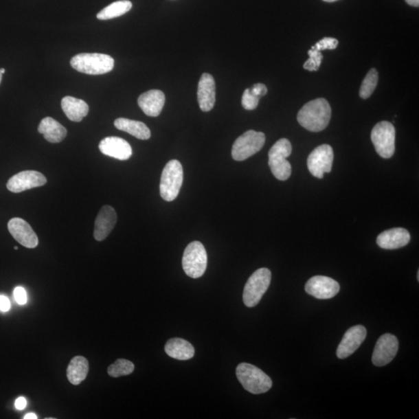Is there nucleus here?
<instances>
[{
    "label": "nucleus",
    "instance_id": "obj_1",
    "mask_svg": "<svg viewBox=\"0 0 419 419\" xmlns=\"http://www.w3.org/2000/svg\"><path fill=\"white\" fill-rule=\"evenodd\" d=\"M332 115L331 106L326 99L308 102L298 112L297 121L311 133H319L327 128Z\"/></svg>",
    "mask_w": 419,
    "mask_h": 419
},
{
    "label": "nucleus",
    "instance_id": "obj_2",
    "mask_svg": "<svg viewBox=\"0 0 419 419\" xmlns=\"http://www.w3.org/2000/svg\"><path fill=\"white\" fill-rule=\"evenodd\" d=\"M71 65L80 73L88 75H103L115 67V60L105 54L82 53L71 59Z\"/></svg>",
    "mask_w": 419,
    "mask_h": 419
},
{
    "label": "nucleus",
    "instance_id": "obj_3",
    "mask_svg": "<svg viewBox=\"0 0 419 419\" xmlns=\"http://www.w3.org/2000/svg\"><path fill=\"white\" fill-rule=\"evenodd\" d=\"M236 376L245 390L251 394H264L271 390L273 386L271 377L260 368L247 363L238 365Z\"/></svg>",
    "mask_w": 419,
    "mask_h": 419
},
{
    "label": "nucleus",
    "instance_id": "obj_4",
    "mask_svg": "<svg viewBox=\"0 0 419 419\" xmlns=\"http://www.w3.org/2000/svg\"><path fill=\"white\" fill-rule=\"evenodd\" d=\"M183 182V166L178 160L168 163L161 173L159 185L160 195L166 201H174L179 194Z\"/></svg>",
    "mask_w": 419,
    "mask_h": 419
},
{
    "label": "nucleus",
    "instance_id": "obj_5",
    "mask_svg": "<svg viewBox=\"0 0 419 419\" xmlns=\"http://www.w3.org/2000/svg\"><path fill=\"white\" fill-rule=\"evenodd\" d=\"M292 153L289 140L281 139L274 144L269 152V166L273 175L280 181H285L291 175V165L286 160Z\"/></svg>",
    "mask_w": 419,
    "mask_h": 419
},
{
    "label": "nucleus",
    "instance_id": "obj_6",
    "mask_svg": "<svg viewBox=\"0 0 419 419\" xmlns=\"http://www.w3.org/2000/svg\"><path fill=\"white\" fill-rule=\"evenodd\" d=\"M272 274L267 268L257 269L249 278L243 291V302L245 306L253 308L261 299L271 283Z\"/></svg>",
    "mask_w": 419,
    "mask_h": 419
},
{
    "label": "nucleus",
    "instance_id": "obj_7",
    "mask_svg": "<svg viewBox=\"0 0 419 419\" xmlns=\"http://www.w3.org/2000/svg\"><path fill=\"white\" fill-rule=\"evenodd\" d=\"M183 269L188 277L197 279L205 274L207 267V254L200 242H193L185 248L183 256Z\"/></svg>",
    "mask_w": 419,
    "mask_h": 419
},
{
    "label": "nucleus",
    "instance_id": "obj_8",
    "mask_svg": "<svg viewBox=\"0 0 419 419\" xmlns=\"http://www.w3.org/2000/svg\"><path fill=\"white\" fill-rule=\"evenodd\" d=\"M264 133L249 130L238 137L233 144L231 155L236 161H241L259 152L264 146Z\"/></svg>",
    "mask_w": 419,
    "mask_h": 419
},
{
    "label": "nucleus",
    "instance_id": "obj_9",
    "mask_svg": "<svg viewBox=\"0 0 419 419\" xmlns=\"http://www.w3.org/2000/svg\"><path fill=\"white\" fill-rule=\"evenodd\" d=\"M395 136L396 131L394 125L388 122L376 124L371 133L372 141L377 154L383 159H390L395 152Z\"/></svg>",
    "mask_w": 419,
    "mask_h": 419
},
{
    "label": "nucleus",
    "instance_id": "obj_10",
    "mask_svg": "<svg viewBox=\"0 0 419 419\" xmlns=\"http://www.w3.org/2000/svg\"><path fill=\"white\" fill-rule=\"evenodd\" d=\"M334 160L333 149L330 146L321 145L314 149L308 158V168L310 174L319 179L332 170Z\"/></svg>",
    "mask_w": 419,
    "mask_h": 419
},
{
    "label": "nucleus",
    "instance_id": "obj_11",
    "mask_svg": "<svg viewBox=\"0 0 419 419\" xmlns=\"http://www.w3.org/2000/svg\"><path fill=\"white\" fill-rule=\"evenodd\" d=\"M398 340L394 335H381L375 346L372 362L376 367H384L390 363L398 351Z\"/></svg>",
    "mask_w": 419,
    "mask_h": 419
},
{
    "label": "nucleus",
    "instance_id": "obj_12",
    "mask_svg": "<svg viewBox=\"0 0 419 419\" xmlns=\"http://www.w3.org/2000/svg\"><path fill=\"white\" fill-rule=\"evenodd\" d=\"M340 286L337 281L325 277L315 276L308 280L305 285V291L317 299H331L338 295Z\"/></svg>",
    "mask_w": 419,
    "mask_h": 419
},
{
    "label": "nucleus",
    "instance_id": "obj_13",
    "mask_svg": "<svg viewBox=\"0 0 419 419\" xmlns=\"http://www.w3.org/2000/svg\"><path fill=\"white\" fill-rule=\"evenodd\" d=\"M47 183V179L37 171H23L11 177L8 182V189L12 193H21L23 191L42 187Z\"/></svg>",
    "mask_w": 419,
    "mask_h": 419
},
{
    "label": "nucleus",
    "instance_id": "obj_14",
    "mask_svg": "<svg viewBox=\"0 0 419 419\" xmlns=\"http://www.w3.org/2000/svg\"><path fill=\"white\" fill-rule=\"evenodd\" d=\"M367 329L363 326L350 328L344 335L337 351L339 359H346L354 353L367 337Z\"/></svg>",
    "mask_w": 419,
    "mask_h": 419
},
{
    "label": "nucleus",
    "instance_id": "obj_15",
    "mask_svg": "<svg viewBox=\"0 0 419 419\" xmlns=\"http://www.w3.org/2000/svg\"><path fill=\"white\" fill-rule=\"evenodd\" d=\"M8 229L12 236L23 247L34 249L38 247V238L27 221L22 218H12L8 223Z\"/></svg>",
    "mask_w": 419,
    "mask_h": 419
},
{
    "label": "nucleus",
    "instance_id": "obj_16",
    "mask_svg": "<svg viewBox=\"0 0 419 419\" xmlns=\"http://www.w3.org/2000/svg\"><path fill=\"white\" fill-rule=\"evenodd\" d=\"M100 151L107 157L118 160H128L133 155L130 144L118 137H107L99 145Z\"/></svg>",
    "mask_w": 419,
    "mask_h": 419
},
{
    "label": "nucleus",
    "instance_id": "obj_17",
    "mask_svg": "<svg viewBox=\"0 0 419 419\" xmlns=\"http://www.w3.org/2000/svg\"><path fill=\"white\" fill-rule=\"evenodd\" d=\"M117 216L115 208L105 205L100 209L95 221L94 238L101 242L111 234L117 224Z\"/></svg>",
    "mask_w": 419,
    "mask_h": 419
},
{
    "label": "nucleus",
    "instance_id": "obj_18",
    "mask_svg": "<svg viewBox=\"0 0 419 419\" xmlns=\"http://www.w3.org/2000/svg\"><path fill=\"white\" fill-rule=\"evenodd\" d=\"M197 100L202 111L208 112L214 109L216 100V87L211 74L203 73L201 76L197 89Z\"/></svg>",
    "mask_w": 419,
    "mask_h": 419
},
{
    "label": "nucleus",
    "instance_id": "obj_19",
    "mask_svg": "<svg viewBox=\"0 0 419 419\" xmlns=\"http://www.w3.org/2000/svg\"><path fill=\"white\" fill-rule=\"evenodd\" d=\"M411 240L410 233L403 227L387 230L376 238L378 247L384 249H397L405 247Z\"/></svg>",
    "mask_w": 419,
    "mask_h": 419
},
{
    "label": "nucleus",
    "instance_id": "obj_20",
    "mask_svg": "<svg viewBox=\"0 0 419 419\" xmlns=\"http://www.w3.org/2000/svg\"><path fill=\"white\" fill-rule=\"evenodd\" d=\"M165 102V94L159 89H152V91L144 93L137 99V104L142 111L147 116L154 117L160 115L163 109Z\"/></svg>",
    "mask_w": 419,
    "mask_h": 419
},
{
    "label": "nucleus",
    "instance_id": "obj_21",
    "mask_svg": "<svg viewBox=\"0 0 419 419\" xmlns=\"http://www.w3.org/2000/svg\"><path fill=\"white\" fill-rule=\"evenodd\" d=\"M166 354L178 361H188L195 354L194 346L181 338L171 339L166 344Z\"/></svg>",
    "mask_w": 419,
    "mask_h": 419
},
{
    "label": "nucleus",
    "instance_id": "obj_22",
    "mask_svg": "<svg viewBox=\"0 0 419 419\" xmlns=\"http://www.w3.org/2000/svg\"><path fill=\"white\" fill-rule=\"evenodd\" d=\"M38 133L51 143L61 142L67 135V130L55 119L49 117L42 120L38 126Z\"/></svg>",
    "mask_w": 419,
    "mask_h": 419
},
{
    "label": "nucleus",
    "instance_id": "obj_23",
    "mask_svg": "<svg viewBox=\"0 0 419 419\" xmlns=\"http://www.w3.org/2000/svg\"><path fill=\"white\" fill-rule=\"evenodd\" d=\"M62 109L65 115L71 122H80L89 113V106L85 101L73 97H65L62 100Z\"/></svg>",
    "mask_w": 419,
    "mask_h": 419
},
{
    "label": "nucleus",
    "instance_id": "obj_24",
    "mask_svg": "<svg viewBox=\"0 0 419 419\" xmlns=\"http://www.w3.org/2000/svg\"><path fill=\"white\" fill-rule=\"evenodd\" d=\"M115 126L118 130L125 131L137 139L148 140L151 137L150 130L141 122L133 121L127 118H118L115 122Z\"/></svg>",
    "mask_w": 419,
    "mask_h": 419
},
{
    "label": "nucleus",
    "instance_id": "obj_25",
    "mask_svg": "<svg viewBox=\"0 0 419 419\" xmlns=\"http://www.w3.org/2000/svg\"><path fill=\"white\" fill-rule=\"evenodd\" d=\"M89 369V362L87 358L77 356L71 359L67 368L69 381L73 385H80L87 378Z\"/></svg>",
    "mask_w": 419,
    "mask_h": 419
},
{
    "label": "nucleus",
    "instance_id": "obj_26",
    "mask_svg": "<svg viewBox=\"0 0 419 419\" xmlns=\"http://www.w3.org/2000/svg\"><path fill=\"white\" fill-rule=\"evenodd\" d=\"M131 8H133V3L128 0H120L102 10L98 13V18L101 21L113 19V18L127 14Z\"/></svg>",
    "mask_w": 419,
    "mask_h": 419
},
{
    "label": "nucleus",
    "instance_id": "obj_27",
    "mask_svg": "<svg viewBox=\"0 0 419 419\" xmlns=\"http://www.w3.org/2000/svg\"><path fill=\"white\" fill-rule=\"evenodd\" d=\"M135 370V365L133 362L124 359H118L107 369V373L112 377H120L130 375Z\"/></svg>",
    "mask_w": 419,
    "mask_h": 419
},
{
    "label": "nucleus",
    "instance_id": "obj_28",
    "mask_svg": "<svg viewBox=\"0 0 419 419\" xmlns=\"http://www.w3.org/2000/svg\"><path fill=\"white\" fill-rule=\"evenodd\" d=\"M378 82V73L375 69H371L364 78L360 89V95L363 99H368L375 91Z\"/></svg>",
    "mask_w": 419,
    "mask_h": 419
},
{
    "label": "nucleus",
    "instance_id": "obj_29",
    "mask_svg": "<svg viewBox=\"0 0 419 419\" xmlns=\"http://www.w3.org/2000/svg\"><path fill=\"white\" fill-rule=\"evenodd\" d=\"M308 53L310 58L304 64V69L310 71H318L323 59L322 54L315 46Z\"/></svg>",
    "mask_w": 419,
    "mask_h": 419
},
{
    "label": "nucleus",
    "instance_id": "obj_30",
    "mask_svg": "<svg viewBox=\"0 0 419 419\" xmlns=\"http://www.w3.org/2000/svg\"><path fill=\"white\" fill-rule=\"evenodd\" d=\"M260 98L251 93L250 89H245L242 98L243 109L247 111L255 110L259 104Z\"/></svg>",
    "mask_w": 419,
    "mask_h": 419
},
{
    "label": "nucleus",
    "instance_id": "obj_31",
    "mask_svg": "<svg viewBox=\"0 0 419 419\" xmlns=\"http://www.w3.org/2000/svg\"><path fill=\"white\" fill-rule=\"evenodd\" d=\"M339 44L337 39L332 38H324L315 45V49L319 51L323 50H333L337 49Z\"/></svg>",
    "mask_w": 419,
    "mask_h": 419
},
{
    "label": "nucleus",
    "instance_id": "obj_32",
    "mask_svg": "<svg viewBox=\"0 0 419 419\" xmlns=\"http://www.w3.org/2000/svg\"><path fill=\"white\" fill-rule=\"evenodd\" d=\"M14 295L18 304L25 305L27 302V292L22 286H17L14 289Z\"/></svg>",
    "mask_w": 419,
    "mask_h": 419
},
{
    "label": "nucleus",
    "instance_id": "obj_33",
    "mask_svg": "<svg viewBox=\"0 0 419 419\" xmlns=\"http://www.w3.org/2000/svg\"><path fill=\"white\" fill-rule=\"evenodd\" d=\"M250 91L253 93L256 97L260 98L264 97V95L267 93V87L262 83H256L255 84L251 89H250Z\"/></svg>",
    "mask_w": 419,
    "mask_h": 419
},
{
    "label": "nucleus",
    "instance_id": "obj_34",
    "mask_svg": "<svg viewBox=\"0 0 419 419\" xmlns=\"http://www.w3.org/2000/svg\"><path fill=\"white\" fill-rule=\"evenodd\" d=\"M10 307L11 304L9 298L0 295V310L3 311V313H7L10 309Z\"/></svg>",
    "mask_w": 419,
    "mask_h": 419
},
{
    "label": "nucleus",
    "instance_id": "obj_35",
    "mask_svg": "<svg viewBox=\"0 0 419 419\" xmlns=\"http://www.w3.org/2000/svg\"><path fill=\"white\" fill-rule=\"evenodd\" d=\"M27 400L23 397L18 398L15 402V408L17 410L21 411L26 408L27 407Z\"/></svg>",
    "mask_w": 419,
    "mask_h": 419
},
{
    "label": "nucleus",
    "instance_id": "obj_36",
    "mask_svg": "<svg viewBox=\"0 0 419 419\" xmlns=\"http://www.w3.org/2000/svg\"><path fill=\"white\" fill-rule=\"evenodd\" d=\"M405 1L409 5H412V7H419V0H405Z\"/></svg>",
    "mask_w": 419,
    "mask_h": 419
},
{
    "label": "nucleus",
    "instance_id": "obj_37",
    "mask_svg": "<svg viewBox=\"0 0 419 419\" xmlns=\"http://www.w3.org/2000/svg\"><path fill=\"white\" fill-rule=\"evenodd\" d=\"M38 417L37 416H36L34 414V413H29V414H27L25 417H23V419H37Z\"/></svg>",
    "mask_w": 419,
    "mask_h": 419
},
{
    "label": "nucleus",
    "instance_id": "obj_38",
    "mask_svg": "<svg viewBox=\"0 0 419 419\" xmlns=\"http://www.w3.org/2000/svg\"><path fill=\"white\" fill-rule=\"evenodd\" d=\"M323 1L328 2V3H333L335 1H338V0H323Z\"/></svg>",
    "mask_w": 419,
    "mask_h": 419
},
{
    "label": "nucleus",
    "instance_id": "obj_39",
    "mask_svg": "<svg viewBox=\"0 0 419 419\" xmlns=\"http://www.w3.org/2000/svg\"><path fill=\"white\" fill-rule=\"evenodd\" d=\"M0 73H1L3 75L5 73V69H0Z\"/></svg>",
    "mask_w": 419,
    "mask_h": 419
},
{
    "label": "nucleus",
    "instance_id": "obj_40",
    "mask_svg": "<svg viewBox=\"0 0 419 419\" xmlns=\"http://www.w3.org/2000/svg\"><path fill=\"white\" fill-rule=\"evenodd\" d=\"M3 80V74L1 73H0V84H1Z\"/></svg>",
    "mask_w": 419,
    "mask_h": 419
},
{
    "label": "nucleus",
    "instance_id": "obj_41",
    "mask_svg": "<svg viewBox=\"0 0 419 419\" xmlns=\"http://www.w3.org/2000/svg\"><path fill=\"white\" fill-rule=\"evenodd\" d=\"M417 278H418V281H419V272H418V273H417Z\"/></svg>",
    "mask_w": 419,
    "mask_h": 419
},
{
    "label": "nucleus",
    "instance_id": "obj_42",
    "mask_svg": "<svg viewBox=\"0 0 419 419\" xmlns=\"http://www.w3.org/2000/svg\"><path fill=\"white\" fill-rule=\"evenodd\" d=\"M15 250H18V248L16 247H14Z\"/></svg>",
    "mask_w": 419,
    "mask_h": 419
}]
</instances>
